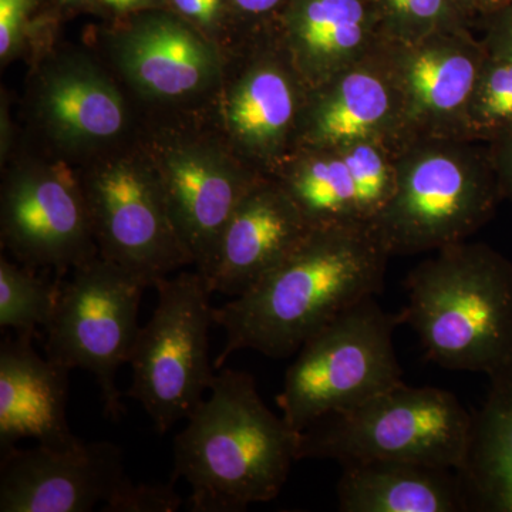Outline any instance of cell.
Segmentation results:
<instances>
[{
  "mask_svg": "<svg viewBox=\"0 0 512 512\" xmlns=\"http://www.w3.org/2000/svg\"><path fill=\"white\" fill-rule=\"evenodd\" d=\"M473 28H476V0H454Z\"/></svg>",
  "mask_w": 512,
  "mask_h": 512,
  "instance_id": "cell-36",
  "label": "cell"
},
{
  "mask_svg": "<svg viewBox=\"0 0 512 512\" xmlns=\"http://www.w3.org/2000/svg\"><path fill=\"white\" fill-rule=\"evenodd\" d=\"M107 8L116 10V12H128V10L144 8L156 0H101Z\"/></svg>",
  "mask_w": 512,
  "mask_h": 512,
  "instance_id": "cell-35",
  "label": "cell"
},
{
  "mask_svg": "<svg viewBox=\"0 0 512 512\" xmlns=\"http://www.w3.org/2000/svg\"><path fill=\"white\" fill-rule=\"evenodd\" d=\"M183 500L170 483L134 484L130 480L121 485L100 510L106 512H173L180 510Z\"/></svg>",
  "mask_w": 512,
  "mask_h": 512,
  "instance_id": "cell-28",
  "label": "cell"
},
{
  "mask_svg": "<svg viewBox=\"0 0 512 512\" xmlns=\"http://www.w3.org/2000/svg\"><path fill=\"white\" fill-rule=\"evenodd\" d=\"M403 312L367 298L303 343L276 397L289 426L301 433L328 414L346 412L403 383L393 336Z\"/></svg>",
  "mask_w": 512,
  "mask_h": 512,
  "instance_id": "cell-6",
  "label": "cell"
},
{
  "mask_svg": "<svg viewBox=\"0 0 512 512\" xmlns=\"http://www.w3.org/2000/svg\"><path fill=\"white\" fill-rule=\"evenodd\" d=\"M477 28L488 55L512 57V5L481 20Z\"/></svg>",
  "mask_w": 512,
  "mask_h": 512,
  "instance_id": "cell-30",
  "label": "cell"
},
{
  "mask_svg": "<svg viewBox=\"0 0 512 512\" xmlns=\"http://www.w3.org/2000/svg\"><path fill=\"white\" fill-rule=\"evenodd\" d=\"M404 325L430 362L491 376L512 363V262L483 242H460L414 266Z\"/></svg>",
  "mask_w": 512,
  "mask_h": 512,
  "instance_id": "cell-3",
  "label": "cell"
},
{
  "mask_svg": "<svg viewBox=\"0 0 512 512\" xmlns=\"http://www.w3.org/2000/svg\"><path fill=\"white\" fill-rule=\"evenodd\" d=\"M148 286L153 285L146 276L97 255L74 268L72 279L60 286L46 328V356L66 369L92 373L104 414L114 421L123 414L117 372L130 362Z\"/></svg>",
  "mask_w": 512,
  "mask_h": 512,
  "instance_id": "cell-8",
  "label": "cell"
},
{
  "mask_svg": "<svg viewBox=\"0 0 512 512\" xmlns=\"http://www.w3.org/2000/svg\"><path fill=\"white\" fill-rule=\"evenodd\" d=\"M158 303L138 332L130 357L133 384L128 396L146 410L164 434L187 420L204 402L218 370L210 359L215 325L212 293L200 272L158 279Z\"/></svg>",
  "mask_w": 512,
  "mask_h": 512,
  "instance_id": "cell-7",
  "label": "cell"
},
{
  "mask_svg": "<svg viewBox=\"0 0 512 512\" xmlns=\"http://www.w3.org/2000/svg\"><path fill=\"white\" fill-rule=\"evenodd\" d=\"M471 413L439 387L397 384L367 402L313 421L301 431L299 461H412L457 471Z\"/></svg>",
  "mask_w": 512,
  "mask_h": 512,
  "instance_id": "cell-5",
  "label": "cell"
},
{
  "mask_svg": "<svg viewBox=\"0 0 512 512\" xmlns=\"http://www.w3.org/2000/svg\"><path fill=\"white\" fill-rule=\"evenodd\" d=\"M60 286L39 278L32 269L0 259V328L15 335H37L55 313Z\"/></svg>",
  "mask_w": 512,
  "mask_h": 512,
  "instance_id": "cell-24",
  "label": "cell"
},
{
  "mask_svg": "<svg viewBox=\"0 0 512 512\" xmlns=\"http://www.w3.org/2000/svg\"><path fill=\"white\" fill-rule=\"evenodd\" d=\"M404 100V144L466 137L468 104L487 50L473 29L447 30L410 43H384Z\"/></svg>",
  "mask_w": 512,
  "mask_h": 512,
  "instance_id": "cell-13",
  "label": "cell"
},
{
  "mask_svg": "<svg viewBox=\"0 0 512 512\" xmlns=\"http://www.w3.org/2000/svg\"><path fill=\"white\" fill-rule=\"evenodd\" d=\"M151 167L185 254L207 275L239 202L266 175L237 153L197 140L158 147Z\"/></svg>",
  "mask_w": 512,
  "mask_h": 512,
  "instance_id": "cell-10",
  "label": "cell"
},
{
  "mask_svg": "<svg viewBox=\"0 0 512 512\" xmlns=\"http://www.w3.org/2000/svg\"><path fill=\"white\" fill-rule=\"evenodd\" d=\"M488 377L457 476L468 511L512 512V363Z\"/></svg>",
  "mask_w": 512,
  "mask_h": 512,
  "instance_id": "cell-22",
  "label": "cell"
},
{
  "mask_svg": "<svg viewBox=\"0 0 512 512\" xmlns=\"http://www.w3.org/2000/svg\"><path fill=\"white\" fill-rule=\"evenodd\" d=\"M210 392L175 437L171 480L190 484L194 512L275 500L299 461L301 433L266 406L247 372L222 367Z\"/></svg>",
  "mask_w": 512,
  "mask_h": 512,
  "instance_id": "cell-2",
  "label": "cell"
},
{
  "mask_svg": "<svg viewBox=\"0 0 512 512\" xmlns=\"http://www.w3.org/2000/svg\"><path fill=\"white\" fill-rule=\"evenodd\" d=\"M245 18L268 26L275 22L288 0H229Z\"/></svg>",
  "mask_w": 512,
  "mask_h": 512,
  "instance_id": "cell-33",
  "label": "cell"
},
{
  "mask_svg": "<svg viewBox=\"0 0 512 512\" xmlns=\"http://www.w3.org/2000/svg\"><path fill=\"white\" fill-rule=\"evenodd\" d=\"M275 178L312 227L360 222L355 181L342 148L295 151L276 168Z\"/></svg>",
  "mask_w": 512,
  "mask_h": 512,
  "instance_id": "cell-23",
  "label": "cell"
},
{
  "mask_svg": "<svg viewBox=\"0 0 512 512\" xmlns=\"http://www.w3.org/2000/svg\"><path fill=\"white\" fill-rule=\"evenodd\" d=\"M390 258L372 224L313 227L258 284L214 308L227 336L215 369L238 350L271 359L298 352L340 313L383 292Z\"/></svg>",
  "mask_w": 512,
  "mask_h": 512,
  "instance_id": "cell-1",
  "label": "cell"
},
{
  "mask_svg": "<svg viewBox=\"0 0 512 512\" xmlns=\"http://www.w3.org/2000/svg\"><path fill=\"white\" fill-rule=\"evenodd\" d=\"M512 133V57H485L466 117L467 140L490 144Z\"/></svg>",
  "mask_w": 512,
  "mask_h": 512,
  "instance_id": "cell-25",
  "label": "cell"
},
{
  "mask_svg": "<svg viewBox=\"0 0 512 512\" xmlns=\"http://www.w3.org/2000/svg\"><path fill=\"white\" fill-rule=\"evenodd\" d=\"M375 141L404 144V100L384 43L377 52L309 90L295 151ZM293 151V153H295Z\"/></svg>",
  "mask_w": 512,
  "mask_h": 512,
  "instance_id": "cell-15",
  "label": "cell"
},
{
  "mask_svg": "<svg viewBox=\"0 0 512 512\" xmlns=\"http://www.w3.org/2000/svg\"><path fill=\"white\" fill-rule=\"evenodd\" d=\"M394 167L392 197L372 224L392 256L467 241L503 201L487 144L421 138L394 153Z\"/></svg>",
  "mask_w": 512,
  "mask_h": 512,
  "instance_id": "cell-4",
  "label": "cell"
},
{
  "mask_svg": "<svg viewBox=\"0 0 512 512\" xmlns=\"http://www.w3.org/2000/svg\"><path fill=\"white\" fill-rule=\"evenodd\" d=\"M336 495L342 512H467L453 468L376 460L346 464Z\"/></svg>",
  "mask_w": 512,
  "mask_h": 512,
  "instance_id": "cell-21",
  "label": "cell"
},
{
  "mask_svg": "<svg viewBox=\"0 0 512 512\" xmlns=\"http://www.w3.org/2000/svg\"><path fill=\"white\" fill-rule=\"evenodd\" d=\"M342 151L355 181L360 218L366 224H373L394 191L393 150L382 143L365 141L343 147Z\"/></svg>",
  "mask_w": 512,
  "mask_h": 512,
  "instance_id": "cell-27",
  "label": "cell"
},
{
  "mask_svg": "<svg viewBox=\"0 0 512 512\" xmlns=\"http://www.w3.org/2000/svg\"><path fill=\"white\" fill-rule=\"evenodd\" d=\"M511 5L512 0H476V28L481 20L490 18L494 13Z\"/></svg>",
  "mask_w": 512,
  "mask_h": 512,
  "instance_id": "cell-34",
  "label": "cell"
},
{
  "mask_svg": "<svg viewBox=\"0 0 512 512\" xmlns=\"http://www.w3.org/2000/svg\"><path fill=\"white\" fill-rule=\"evenodd\" d=\"M312 228L291 195L266 175L239 202L202 278L211 293L237 298L281 264Z\"/></svg>",
  "mask_w": 512,
  "mask_h": 512,
  "instance_id": "cell-16",
  "label": "cell"
},
{
  "mask_svg": "<svg viewBox=\"0 0 512 512\" xmlns=\"http://www.w3.org/2000/svg\"><path fill=\"white\" fill-rule=\"evenodd\" d=\"M117 66L144 96L177 100L207 89L220 74V56L207 39L167 15L148 16L113 42Z\"/></svg>",
  "mask_w": 512,
  "mask_h": 512,
  "instance_id": "cell-18",
  "label": "cell"
},
{
  "mask_svg": "<svg viewBox=\"0 0 512 512\" xmlns=\"http://www.w3.org/2000/svg\"><path fill=\"white\" fill-rule=\"evenodd\" d=\"M175 10L201 28L211 29L221 20L225 0H171Z\"/></svg>",
  "mask_w": 512,
  "mask_h": 512,
  "instance_id": "cell-32",
  "label": "cell"
},
{
  "mask_svg": "<svg viewBox=\"0 0 512 512\" xmlns=\"http://www.w3.org/2000/svg\"><path fill=\"white\" fill-rule=\"evenodd\" d=\"M386 42L410 43L437 32L473 29L454 0H373Z\"/></svg>",
  "mask_w": 512,
  "mask_h": 512,
  "instance_id": "cell-26",
  "label": "cell"
},
{
  "mask_svg": "<svg viewBox=\"0 0 512 512\" xmlns=\"http://www.w3.org/2000/svg\"><path fill=\"white\" fill-rule=\"evenodd\" d=\"M272 28L309 89L386 43L373 0H288Z\"/></svg>",
  "mask_w": 512,
  "mask_h": 512,
  "instance_id": "cell-17",
  "label": "cell"
},
{
  "mask_svg": "<svg viewBox=\"0 0 512 512\" xmlns=\"http://www.w3.org/2000/svg\"><path fill=\"white\" fill-rule=\"evenodd\" d=\"M2 238L23 264L62 272L96 258L83 185L62 165H25L2 194Z\"/></svg>",
  "mask_w": 512,
  "mask_h": 512,
  "instance_id": "cell-11",
  "label": "cell"
},
{
  "mask_svg": "<svg viewBox=\"0 0 512 512\" xmlns=\"http://www.w3.org/2000/svg\"><path fill=\"white\" fill-rule=\"evenodd\" d=\"M32 336L15 335L0 345V453L19 441L64 447L79 443L67 423L72 370L37 355Z\"/></svg>",
  "mask_w": 512,
  "mask_h": 512,
  "instance_id": "cell-19",
  "label": "cell"
},
{
  "mask_svg": "<svg viewBox=\"0 0 512 512\" xmlns=\"http://www.w3.org/2000/svg\"><path fill=\"white\" fill-rule=\"evenodd\" d=\"M309 90L272 25L265 26L225 93L232 150L261 173L274 174L295 151Z\"/></svg>",
  "mask_w": 512,
  "mask_h": 512,
  "instance_id": "cell-12",
  "label": "cell"
},
{
  "mask_svg": "<svg viewBox=\"0 0 512 512\" xmlns=\"http://www.w3.org/2000/svg\"><path fill=\"white\" fill-rule=\"evenodd\" d=\"M36 0H0V56L8 59L19 47L30 9Z\"/></svg>",
  "mask_w": 512,
  "mask_h": 512,
  "instance_id": "cell-29",
  "label": "cell"
},
{
  "mask_svg": "<svg viewBox=\"0 0 512 512\" xmlns=\"http://www.w3.org/2000/svg\"><path fill=\"white\" fill-rule=\"evenodd\" d=\"M100 256L146 276L151 285L191 265L151 164L119 157L83 181Z\"/></svg>",
  "mask_w": 512,
  "mask_h": 512,
  "instance_id": "cell-9",
  "label": "cell"
},
{
  "mask_svg": "<svg viewBox=\"0 0 512 512\" xmlns=\"http://www.w3.org/2000/svg\"><path fill=\"white\" fill-rule=\"evenodd\" d=\"M503 200L512 202V133L487 144Z\"/></svg>",
  "mask_w": 512,
  "mask_h": 512,
  "instance_id": "cell-31",
  "label": "cell"
},
{
  "mask_svg": "<svg viewBox=\"0 0 512 512\" xmlns=\"http://www.w3.org/2000/svg\"><path fill=\"white\" fill-rule=\"evenodd\" d=\"M66 2H79V0H66Z\"/></svg>",
  "mask_w": 512,
  "mask_h": 512,
  "instance_id": "cell-37",
  "label": "cell"
},
{
  "mask_svg": "<svg viewBox=\"0 0 512 512\" xmlns=\"http://www.w3.org/2000/svg\"><path fill=\"white\" fill-rule=\"evenodd\" d=\"M37 109L50 136L64 147L101 146L126 124V104L116 84L84 57H63L47 67Z\"/></svg>",
  "mask_w": 512,
  "mask_h": 512,
  "instance_id": "cell-20",
  "label": "cell"
},
{
  "mask_svg": "<svg viewBox=\"0 0 512 512\" xmlns=\"http://www.w3.org/2000/svg\"><path fill=\"white\" fill-rule=\"evenodd\" d=\"M128 480L123 453L110 441L37 444L2 454L0 512H87Z\"/></svg>",
  "mask_w": 512,
  "mask_h": 512,
  "instance_id": "cell-14",
  "label": "cell"
}]
</instances>
